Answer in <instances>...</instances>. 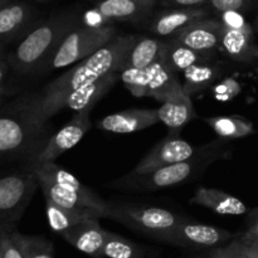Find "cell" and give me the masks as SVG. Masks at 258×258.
<instances>
[{"label":"cell","mask_w":258,"mask_h":258,"mask_svg":"<svg viewBox=\"0 0 258 258\" xmlns=\"http://www.w3.org/2000/svg\"><path fill=\"white\" fill-rule=\"evenodd\" d=\"M138 35H117L108 44L90 57L78 62L40 92L30 95L18 102V108L29 117L57 98L95 82L113 72H120L122 63Z\"/></svg>","instance_id":"cell-1"},{"label":"cell","mask_w":258,"mask_h":258,"mask_svg":"<svg viewBox=\"0 0 258 258\" xmlns=\"http://www.w3.org/2000/svg\"><path fill=\"white\" fill-rule=\"evenodd\" d=\"M78 23L75 15L62 14L30 28L10 54V66L23 75L45 71L63 38Z\"/></svg>","instance_id":"cell-2"},{"label":"cell","mask_w":258,"mask_h":258,"mask_svg":"<svg viewBox=\"0 0 258 258\" xmlns=\"http://www.w3.org/2000/svg\"><path fill=\"white\" fill-rule=\"evenodd\" d=\"M226 158V143L214 141L201 146L193 158L163 166L146 174H134L118 179L113 185L130 191H155L173 188L196 179L218 159Z\"/></svg>","instance_id":"cell-3"},{"label":"cell","mask_w":258,"mask_h":258,"mask_svg":"<svg viewBox=\"0 0 258 258\" xmlns=\"http://www.w3.org/2000/svg\"><path fill=\"white\" fill-rule=\"evenodd\" d=\"M34 169L45 199H50L63 208L78 212L87 218H107L108 202L83 185L72 173L55 163L43 164Z\"/></svg>","instance_id":"cell-4"},{"label":"cell","mask_w":258,"mask_h":258,"mask_svg":"<svg viewBox=\"0 0 258 258\" xmlns=\"http://www.w3.org/2000/svg\"><path fill=\"white\" fill-rule=\"evenodd\" d=\"M49 138L47 126H38L19 108L0 116V156H25L32 163Z\"/></svg>","instance_id":"cell-5"},{"label":"cell","mask_w":258,"mask_h":258,"mask_svg":"<svg viewBox=\"0 0 258 258\" xmlns=\"http://www.w3.org/2000/svg\"><path fill=\"white\" fill-rule=\"evenodd\" d=\"M116 37L117 32L112 25H96L90 23L82 24L80 22L63 38L62 43L50 58L45 71L59 70L73 63L81 62L105 47Z\"/></svg>","instance_id":"cell-6"},{"label":"cell","mask_w":258,"mask_h":258,"mask_svg":"<svg viewBox=\"0 0 258 258\" xmlns=\"http://www.w3.org/2000/svg\"><path fill=\"white\" fill-rule=\"evenodd\" d=\"M107 218L163 242L183 217L160 207L110 202Z\"/></svg>","instance_id":"cell-7"},{"label":"cell","mask_w":258,"mask_h":258,"mask_svg":"<svg viewBox=\"0 0 258 258\" xmlns=\"http://www.w3.org/2000/svg\"><path fill=\"white\" fill-rule=\"evenodd\" d=\"M120 80L135 97H151L161 101L183 91L179 75L159 59L144 70L120 71Z\"/></svg>","instance_id":"cell-8"},{"label":"cell","mask_w":258,"mask_h":258,"mask_svg":"<svg viewBox=\"0 0 258 258\" xmlns=\"http://www.w3.org/2000/svg\"><path fill=\"white\" fill-rule=\"evenodd\" d=\"M39 186L35 169L18 171L0 178V227L14 228Z\"/></svg>","instance_id":"cell-9"},{"label":"cell","mask_w":258,"mask_h":258,"mask_svg":"<svg viewBox=\"0 0 258 258\" xmlns=\"http://www.w3.org/2000/svg\"><path fill=\"white\" fill-rule=\"evenodd\" d=\"M120 78V72H113L95 82L86 85L78 90L72 91L62 97L57 98L53 102L48 103L39 111L29 116L30 120L38 126H47L49 118H52L55 113L63 110H75L80 111L88 106H95L116 83Z\"/></svg>","instance_id":"cell-10"},{"label":"cell","mask_w":258,"mask_h":258,"mask_svg":"<svg viewBox=\"0 0 258 258\" xmlns=\"http://www.w3.org/2000/svg\"><path fill=\"white\" fill-rule=\"evenodd\" d=\"M237 234L208 224L183 218L163 239L164 243L186 249H213L237 238Z\"/></svg>","instance_id":"cell-11"},{"label":"cell","mask_w":258,"mask_h":258,"mask_svg":"<svg viewBox=\"0 0 258 258\" xmlns=\"http://www.w3.org/2000/svg\"><path fill=\"white\" fill-rule=\"evenodd\" d=\"M92 108V106H88L82 110L76 111L73 117L63 127H60V130L50 135L44 148L35 156L34 160L29 163V165L38 168L43 164L54 163L58 156L77 145L83 136L90 131V115Z\"/></svg>","instance_id":"cell-12"},{"label":"cell","mask_w":258,"mask_h":258,"mask_svg":"<svg viewBox=\"0 0 258 258\" xmlns=\"http://www.w3.org/2000/svg\"><path fill=\"white\" fill-rule=\"evenodd\" d=\"M198 149L181 139L179 134H169L141 159L131 173L146 174L163 166L188 160L196 155Z\"/></svg>","instance_id":"cell-13"},{"label":"cell","mask_w":258,"mask_h":258,"mask_svg":"<svg viewBox=\"0 0 258 258\" xmlns=\"http://www.w3.org/2000/svg\"><path fill=\"white\" fill-rule=\"evenodd\" d=\"M223 24L221 20L203 18L191 23L169 39L176 40L198 52L214 54L221 48V38Z\"/></svg>","instance_id":"cell-14"},{"label":"cell","mask_w":258,"mask_h":258,"mask_svg":"<svg viewBox=\"0 0 258 258\" xmlns=\"http://www.w3.org/2000/svg\"><path fill=\"white\" fill-rule=\"evenodd\" d=\"M158 122L156 108H130L105 116L97 122V127L113 134H131L145 130Z\"/></svg>","instance_id":"cell-15"},{"label":"cell","mask_w":258,"mask_h":258,"mask_svg":"<svg viewBox=\"0 0 258 258\" xmlns=\"http://www.w3.org/2000/svg\"><path fill=\"white\" fill-rule=\"evenodd\" d=\"M66 242L82 253L100 258L107 231L100 224V219H85L59 234Z\"/></svg>","instance_id":"cell-16"},{"label":"cell","mask_w":258,"mask_h":258,"mask_svg":"<svg viewBox=\"0 0 258 258\" xmlns=\"http://www.w3.org/2000/svg\"><path fill=\"white\" fill-rule=\"evenodd\" d=\"M159 0H98L93 13L105 22H139L150 14Z\"/></svg>","instance_id":"cell-17"},{"label":"cell","mask_w":258,"mask_h":258,"mask_svg":"<svg viewBox=\"0 0 258 258\" xmlns=\"http://www.w3.org/2000/svg\"><path fill=\"white\" fill-rule=\"evenodd\" d=\"M203 18H208V12L203 8H168L151 19L148 29L159 37L170 38Z\"/></svg>","instance_id":"cell-18"},{"label":"cell","mask_w":258,"mask_h":258,"mask_svg":"<svg viewBox=\"0 0 258 258\" xmlns=\"http://www.w3.org/2000/svg\"><path fill=\"white\" fill-rule=\"evenodd\" d=\"M156 110L159 121L168 127L169 134H179L190 121L197 118L193 101L184 90L164 100Z\"/></svg>","instance_id":"cell-19"},{"label":"cell","mask_w":258,"mask_h":258,"mask_svg":"<svg viewBox=\"0 0 258 258\" xmlns=\"http://www.w3.org/2000/svg\"><path fill=\"white\" fill-rule=\"evenodd\" d=\"M223 24V23H222ZM256 32L234 29L223 24L221 38V49L229 59L244 64H251L258 60V44Z\"/></svg>","instance_id":"cell-20"},{"label":"cell","mask_w":258,"mask_h":258,"mask_svg":"<svg viewBox=\"0 0 258 258\" xmlns=\"http://www.w3.org/2000/svg\"><path fill=\"white\" fill-rule=\"evenodd\" d=\"M34 22V10L25 3L10 2L0 9V43L24 34Z\"/></svg>","instance_id":"cell-21"},{"label":"cell","mask_w":258,"mask_h":258,"mask_svg":"<svg viewBox=\"0 0 258 258\" xmlns=\"http://www.w3.org/2000/svg\"><path fill=\"white\" fill-rule=\"evenodd\" d=\"M191 204L204 207L212 212L224 216H241L247 213L248 208L237 197L227 194L219 189L201 186L190 198Z\"/></svg>","instance_id":"cell-22"},{"label":"cell","mask_w":258,"mask_h":258,"mask_svg":"<svg viewBox=\"0 0 258 258\" xmlns=\"http://www.w3.org/2000/svg\"><path fill=\"white\" fill-rule=\"evenodd\" d=\"M165 40L138 35L122 63V70H144L161 59Z\"/></svg>","instance_id":"cell-23"},{"label":"cell","mask_w":258,"mask_h":258,"mask_svg":"<svg viewBox=\"0 0 258 258\" xmlns=\"http://www.w3.org/2000/svg\"><path fill=\"white\" fill-rule=\"evenodd\" d=\"M161 59L176 75L185 72L188 68L198 63L213 60V54L198 52L196 49L186 47L176 40L168 39L164 43V50Z\"/></svg>","instance_id":"cell-24"},{"label":"cell","mask_w":258,"mask_h":258,"mask_svg":"<svg viewBox=\"0 0 258 258\" xmlns=\"http://www.w3.org/2000/svg\"><path fill=\"white\" fill-rule=\"evenodd\" d=\"M222 75V67L213 60L198 63L193 67L188 68L183 73V90L189 96L203 92L211 87Z\"/></svg>","instance_id":"cell-25"},{"label":"cell","mask_w":258,"mask_h":258,"mask_svg":"<svg viewBox=\"0 0 258 258\" xmlns=\"http://www.w3.org/2000/svg\"><path fill=\"white\" fill-rule=\"evenodd\" d=\"M203 120L222 140L243 139L254 133L253 122L242 116H214Z\"/></svg>","instance_id":"cell-26"},{"label":"cell","mask_w":258,"mask_h":258,"mask_svg":"<svg viewBox=\"0 0 258 258\" xmlns=\"http://www.w3.org/2000/svg\"><path fill=\"white\" fill-rule=\"evenodd\" d=\"M145 248L120 234L107 231L100 258H144Z\"/></svg>","instance_id":"cell-27"},{"label":"cell","mask_w":258,"mask_h":258,"mask_svg":"<svg viewBox=\"0 0 258 258\" xmlns=\"http://www.w3.org/2000/svg\"><path fill=\"white\" fill-rule=\"evenodd\" d=\"M10 233L25 258H54L53 243L44 237L27 236L19 233L14 228Z\"/></svg>","instance_id":"cell-28"},{"label":"cell","mask_w":258,"mask_h":258,"mask_svg":"<svg viewBox=\"0 0 258 258\" xmlns=\"http://www.w3.org/2000/svg\"><path fill=\"white\" fill-rule=\"evenodd\" d=\"M45 211H47L49 227L52 228V231H54L58 234H60L71 227L76 226L80 222L85 221V219H91L83 214L78 213V212L63 208L50 199H45Z\"/></svg>","instance_id":"cell-29"},{"label":"cell","mask_w":258,"mask_h":258,"mask_svg":"<svg viewBox=\"0 0 258 258\" xmlns=\"http://www.w3.org/2000/svg\"><path fill=\"white\" fill-rule=\"evenodd\" d=\"M241 83L232 77H226L213 87V93L221 101H231L241 92Z\"/></svg>","instance_id":"cell-30"},{"label":"cell","mask_w":258,"mask_h":258,"mask_svg":"<svg viewBox=\"0 0 258 258\" xmlns=\"http://www.w3.org/2000/svg\"><path fill=\"white\" fill-rule=\"evenodd\" d=\"M207 258H253L246 252L242 251L241 247L238 246L237 238L231 241L224 246L217 247V248L208 249L206 254Z\"/></svg>","instance_id":"cell-31"},{"label":"cell","mask_w":258,"mask_h":258,"mask_svg":"<svg viewBox=\"0 0 258 258\" xmlns=\"http://www.w3.org/2000/svg\"><path fill=\"white\" fill-rule=\"evenodd\" d=\"M13 228H5L0 227V251H2L3 258H25L24 254L17 246L13 239L12 231Z\"/></svg>","instance_id":"cell-32"},{"label":"cell","mask_w":258,"mask_h":258,"mask_svg":"<svg viewBox=\"0 0 258 258\" xmlns=\"http://www.w3.org/2000/svg\"><path fill=\"white\" fill-rule=\"evenodd\" d=\"M212 9L218 14L226 12H241L248 9L249 0H209Z\"/></svg>","instance_id":"cell-33"},{"label":"cell","mask_w":258,"mask_h":258,"mask_svg":"<svg viewBox=\"0 0 258 258\" xmlns=\"http://www.w3.org/2000/svg\"><path fill=\"white\" fill-rule=\"evenodd\" d=\"M221 17V22L223 23L226 27L234 28V29L246 30V32H254V28L249 24L243 17L241 12H226L219 14Z\"/></svg>","instance_id":"cell-34"},{"label":"cell","mask_w":258,"mask_h":258,"mask_svg":"<svg viewBox=\"0 0 258 258\" xmlns=\"http://www.w3.org/2000/svg\"><path fill=\"white\" fill-rule=\"evenodd\" d=\"M238 239L243 243H251L258 241V211L254 209L249 216V226L244 233L239 234Z\"/></svg>","instance_id":"cell-35"},{"label":"cell","mask_w":258,"mask_h":258,"mask_svg":"<svg viewBox=\"0 0 258 258\" xmlns=\"http://www.w3.org/2000/svg\"><path fill=\"white\" fill-rule=\"evenodd\" d=\"M165 8H202L209 0H159Z\"/></svg>","instance_id":"cell-36"},{"label":"cell","mask_w":258,"mask_h":258,"mask_svg":"<svg viewBox=\"0 0 258 258\" xmlns=\"http://www.w3.org/2000/svg\"><path fill=\"white\" fill-rule=\"evenodd\" d=\"M9 67H8V63L4 62V60L0 58V93L3 92V85H4V81L7 78V73Z\"/></svg>","instance_id":"cell-37"},{"label":"cell","mask_w":258,"mask_h":258,"mask_svg":"<svg viewBox=\"0 0 258 258\" xmlns=\"http://www.w3.org/2000/svg\"><path fill=\"white\" fill-rule=\"evenodd\" d=\"M237 242H238V246L241 247L242 251H244L247 254H249L251 257L258 258V251H256V249H253V248H251V247H248L247 244L242 243V242L238 239V237H237Z\"/></svg>","instance_id":"cell-38"},{"label":"cell","mask_w":258,"mask_h":258,"mask_svg":"<svg viewBox=\"0 0 258 258\" xmlns=\"http://www.w3.org/2000/svg\"><path fill=\"white\" fill-rule=\"evenodd\" d=\"M242 243H243V242H242ZM244 244H247V246L251 247V248H253V249H256V251H258V241L251 242V243H244Z\"/></svg>","instance_id":"cell-39"},{"label":"cell","mask_w":258,"mask_h":258,"mask_svg":"<svg viewBox=\"0 0 258 258\" xmlns=\"http://www.w3.org/2000/svg\"><path fill=\"white\" fill-rule=\"evenodd\" d=\"M10 2H12V0H0V9H2V8H4L7 4H9Z\"/></svg>","instance_id":"cell-40"},{"label":"cell","mask_w":258,"mask_h":258,"mask_svg":"<svg viewBox=\"0 0 258 258\" xmlns=\"http://www.w3.org/2000/svg\"><path fill=\"white\" fill-rule=\"evenodd\" d=\"M253 28H254V32H256L257 34H258V15L256 17V19H254V25H253Z\"/></svg>","instance_id":"cell-41"},{"label":"cell","mask_w":258,"mask_h":258,"mask_svg":"<svg viewBox=\"0 0 258 258\" xmlns=\"http://www.w3.org/2000/svg\"><path fill=\"white\" fill-rule=\"evenodd\" d=\"M2 52H3V44L0 43V55H2Z\"/></svg>","instance_id":"cell-42"},{"label":"cell","mask_w":258,"mask_h":258,"mask_svg":"<svg viewBox=\"0 0 258 258\" xmlns=\"http://www.w3.org/2000/svg\"><path fill=\"white\" fill-rule=\"evenodd\" d=\"M35 2H39V3H44V2H47V0H35Z\"/></svg>","instance_id":"cell-43"},{"label":"cell","mask_w":258,"mask_h":258,"mask_svg":"<svg viewBox=\"0 0 258 258\" xmlns=\"http://www.w3.org/2000/svg\"><path fill=\"white\" fill-rule=\"evenodd\" d=\"M256 73H257V77H258V67L256 68Z\"/></svg>","instance_id":"cell-44"},{"label":"cell","mask_w":258,"mask_h":258,"mask_svg":"<svg viewBox=\"0 0 258 258\" xmlns=\"http://www.w3.org/2000/svg\"><path fill=\"white\" fill-rule=\"evenodd\" d=\"M0 258H3V256H2V251H0Z\"/></svg>","instance_id":"cell-45"},{"label":"cell","mask_w":258,"mask_h":258,"mask_svg":"<svg viewBox=\"0 0 258 258\" xmlns=\"http://www.w3.org/2000/svg\"><path fill=\"white\" fill-rule=\"evenodd\" d=\"M256 209H257V211H258V208H256Z\"/></svg>","instance_id":"cell-46"},{"label":"cell","mask_w":258,"mask_h":258,"mask_svg":"<svg viewBox=\"0 0 258 258\" xmlns=\"http://www.w3.org/2000/svg\"><path fill=\"white\" fill-rule=\"evenodd\" d=\"M204 258H207V257H204Z\"/></svg>","instance_id":"cell-47"}]
</instances>
